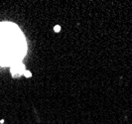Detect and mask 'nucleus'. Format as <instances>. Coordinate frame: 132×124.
<instances>
[{
    "label": "nucleus",
    "instance_id": "obj_1",
    "mask_svg": "<svg viewBox=\"0 0 132 124\" xmlns=\"http://www.w3.org/2000/svg\"><path fill=\"white\" fill-rule=\"evenodd\" d=\"M26 40L19 27L10 22H0V65L21 63L26 55Z\"/></svg>",
    "mask_w": 132,
    "mask_h": 124
},
{
    "label": "nucleus",
    "instance_id": "obj_2",
    "mask_svg": "<svg viewBox=\"0 0 132 124\" xmlns=\"http://www.w3.org/2000/svg\"><path fill=\"white\" fill-rule=\"evenodd\" d=\"M10 71H11L12 76H13L14 78H16V77L24 75V72H25L26 70H25V65H23V63L21 62V63H17L15 65H11L10 67Z\"/></svg>",
    "mask_w": 132,
    "mask_h": 124
},
{
    "label": "nucleus",
    "instance_id": "obj_4",
    "mask_svg": "<svg viewBox=\"0 0 132 124\" xmlns=\"http://www.w3.org/2000/svg\"><path fill=\"white\" fill-rule=\"evenodd\" d=\"M60 30H61V27H60V26H56V27H55V31H56V32H59Z\"/></svg>",
    "mask_w": 132,
    "mask_h": 124
},
{
    "label": "nucleus",
    "instance_id": "obj_3",
    "mask_svg": "<svg viewBox=\"0 0 132 124\" xmlns=\"http://www.w3.org/2000/svg\"><path fill=\"white\" fill-rule=\"evenodd\" d=\"M24 76H25L26 78H30V77H31V72L25 71V72H24Z\"/></svg>",
    "mask_w": 132,
    "mask_h": 124
}]
</instances>
